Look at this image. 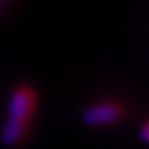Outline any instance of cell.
<instances>
[{"label":"cell","mask_w":149,"mask_h":149,"mask_svg":"<svg viewBox=\"0 0 149 149\" xmlns=\"http://www.w3.org/2000/svg\"><path fill=\"white\" fill-rule=\"evenodd\" d=\"M37 106V94L29 86H21L11 94L8 102V116L11 119L29 122Z\"/></svg>","instance_id":"cell-1"},{"label":"cell","mask_w":149,"mask_h":149,"mask_svg":"<svg viewBox=\"0 0 149 149\" xmlns=\"http://www.w3.org/2000/svg\"><path fill=\"white\" fill-rule=\"evenodd\" d=\"M122 116V108L116 103H97L94 106H89L83 113L84 124L91 127H100V125H109V124L118 122Z\"/></svg>","instance_id":"cell-2"},{"label":"cell","mask_w":149,"mask_h":149,"mask_svg":"<svg viewBox=\"0 0 149 149\" xmlns=\"http://www.w3.org/2000/svg\"><path fill=\"white\" fill-rule=\"evenodd\" d=\"M27 124L29 122L8 118V120H6L2 127V132H0V140H2V143L5 144V146H16V144L24 138V135H26Z\"/></svg>","instance_id":"cell-3"},{"label":"cell","mask_w":149,"mask_h":149,"mask_svg":"<svg viewBox=\"0 0 149 149\" xmlns=\"http://www.w3.org/2000/svg\"><path fill=\"white\" fill-rule=\"evenodd\" d=\"M148 129H149L148 124H144L143 129H141V138H143V141H148L149 140V138H148Z\"/></svg>","instance_id":"cell-4"}]
</instances>
